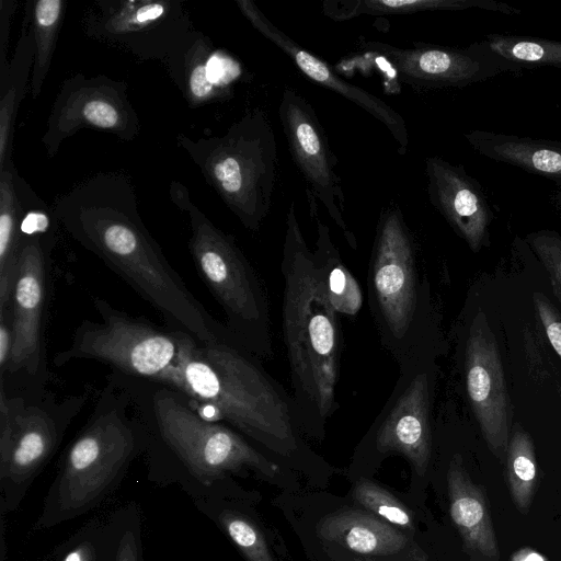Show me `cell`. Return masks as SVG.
I'll use <instances>...</instances> for the list:
<instances>
[{"label":"cell","mask_w":561,"mask_h":561,"mask_svg":"<svg viewBox=\"0 0 561 561\" xmlns=\"http://www.w3.org/2000/svg\"><path fill=\"white\" fill-rule=\"evenodd\" d=\"M53 211L59 227L160 312L170 329L199 343L233 334L207 311L169 263L142 221L127 174H93L58 196Z\"/></svg>","instance_id":"6da1fadb"},{"label":"cell","mask_w":561,"mask_h":561,"mask_svg":"<svg viewBox=\"0 0 561 561\" xmlns=\"http://www.w3.org/2000/svg\"><path fill=\"white\" fill-rule=\"evenodd\" d=\"M128 394L142 426L151 480L178 483L196 501L218 499L230 474L251 469L267 478L279 473L268 459L232 427L203 419L180 390L163 382L108 374Z\"/></svg>","instance_id":"7a4b0ae2"},{"label":"cell","mask_w":561,"mask_h":561,"mask_svg":"<svg viewBox=\"0 0 561 561\" xmlns=\"http://www.w3.org/2000/svg\"><path fill=\"white\" fill-rule=\"evenodd\" d=\"M260 359L233 334L199 343L182 332L176 362L160 382L274 455L296 458L306 446L290 393Z\"/></svg>","instance_id":"3957f363"},{"label":"cell","mask_w":561,"mask_h":561,"mask_svg":"<svg viewBox=\"0 0 561 561\" xmlns=\"http://www.w3.org/2000/svg\"><path fill=\"white\" fill-rule=\"evenodd\" d=\"M282 331L291 401L304 433L321 436L337 408L342 333L291 203L282 251Z\"/></svg>","instance_id":"277c9868"},{"label":"cell","mask_w":561,"mask_h":561,"mask_svg":"<svg viewBox=\"0 0 561 561\" xmlns=\"http://www.w3.org/2000/svg\"><path fill=\"white\" fill-rule=\"evenodd\" d=\"M90 417L65 450L35 529L75 519L99 505L145 453L141 424L126 391L110 376Z\"/></svg>","instance_id":"5b68a950"},{"label":"cell","mask_w":561,"mask_h":561,"mask_svg":"<svg viewBox=\"0 0 561 561\" xmlns=\"http://www.w3.org/2000/svg\"><path fill=\"white\" fill-rule=\"evenodd\" d=\"M368 305L381 346L402 366L435 356L430 285L400 208L380 211L367 276Z\"/></svg>","instance_id":"8992f818"},{"label":"cell","mask_w":561,"mask_h":561,"mask_svg":"<svg viewBox=\"0 0 561 561\" xmlns=\"http://www.w3.org/2000/svg\"><path fill=\"white\" fill-rule=\"evenodd\" d=\"M175 142L243 227L257 231L270 214L277 172V142L266 114L249 111L221 136L180 133Z\"/></svg>","instance_id":"52a82bcc"},{"label":"cell","mask_w":561,"mask_h":561,"mask_svg":"<svg viewBox=\"0 0 561 561\" xmlns=\"http://www.w3.org/2000/svg\"><path fill=\"white\" fill-rule=\"evenodd\" d=\"M172 203L188 217V251L206 287L221 306L227 328L260 358L273 354L266 289L234 238L194 204L187 187L172 181Z\"/></svg>","instance_id":"ba28073f"},{"label":"cell","mask_w":561,"mask_h":561,"mask_svg":"<svg viewBox=\"0 0 561 561\" xmlns=\"http://www.w3.org/2000/svg\"><path fill=\"white\" fill-rule=\"evenodd\" d=\"M89 398H58L45 388L10 393L0 379V512L20 507Z\"/></svg>","instance_id":"9c48e42d"},{"label":"cell","mask_w":561,"mask_h":561,"mask_svg":"<svg viewBox=\"0 0 561 561\" xmlns=\"http://www.w3.org/2000/svg\"><path fill=\"white\" fill-rule=\"evenodd\" d=\"M93 306L102 321L83 320L53 364L96 360L127 376L161 381L176 362L183 331L157 327L100 297L93 298Z\"/></svg>","instance_id":"30bf717a"},{"label":"cell","mask_w":561,"mask_h":561,"mask_svg":"<svg viewBox=\"0 0 561 561\" xmlns=\"http://www.w3.org/2000/svg\"><path fill=\"white\" fill-rule=\"evenodd\" d=\"M81 28L140 62L163 64L196 30L182 0H94L82 13Z\"/></svg>","instance_id":"8fae6325"},{"label":"cell","mask_w":561,"mask_h":561,"mask_svg":"<svg viewBox=\"0 0 561 561\" xmlns=\"http://www.w3.org/2000/svg\"><path fill=\"white\" fill-rule=\"evenodd\" d=\"M434 358L427 356L399 367L396 385L364 438L380 457L404 456L420 477L426 474L433 455Z\"/></svg>","instance_id":"7c38bea8"},{"label":"cell","mask_w":561,"mask_h":561,"mask_svg":"<svg viewBox=\"0 0 561 561\" xmlns=\"http://www.w3.org/2000/svg\"><path fill=\"white\" fill-rule=\"evenodd\" d=\"M55 243L41 237L21 238L11 296L13 346L7 374L30 381L24 390L44 389L47 378L46 322Z\"/></svg>","instance_id":"4fadbf2b"},{"label":"cell","mask_w":561,"mask_h":561,"mask_svg":"<svg viewBox=\"0 0 561 561\" xmlns=\"http://www.w3.org/2000/svg\"><path fill=\"white\" fill-rule=\"evenodd\" d=\"M128 85L104 75L87 77L78 72L62 81L42 136L48 158L61 144L88 128L131 141L141 130L139 116L127 95Z\"/></svg>","instance_id":"5bb4252c"},{"label":"cell","mask_w":561,"mask_h":561,"mask_svg":"<svg viewBox=\"0 0 561 561\" xmlns=\"http://www.w3.org/2000/svg\"><path fill=\"white\" fill-rule=\"evenodd\" d=\"M359 46L385 59L398 80L421 89L465 88L522 69L493 51L485 39L466 47L419 44L402 48L380 42Z\"/></svg>","instance_id":"9a60e30c"},{"label":"cell","mask_w":561,"mask_h":561,"mask_svg":"<svg viewBox=\"0 0 561 561\" xmlns=\"http://www.w3.org/2000/svg\"><path fill=\"white\" fill-rule=\"evenodd\" d=\"M278 117L291 158L306 182V190L320 201L351 249L356 237L347 225L342 182L335 172L336 158L313 107L297 91L285 89Z\"/></svg>","instance_id":"2e32d148"},{"label":"cell","mask_w":561,"mask_h":561,"mask_svg":"<svg viewBox=\"0 0 561 561\" xmlns=\"http://www.w3.org/2000/svg\"><path fill=\"white\" fill-rule=\"evenodd\" d=\"M463 373L468 401L482 436L492 454L505 460L512 424L511 399L499 345L481 310L468 327Z\"/></svg>","instance_id":"e0dca14e"},{"label":"cell","mask_w":561,"mask_h":561,"mask_svg":"<svg viewBox=\"0 0 561 561\" xmlns=\"http://www.w3.org/2000/svg\"><path fill=\"white\" fill-rule=\"evenodd\" d=\"M236 4L249 23L266 39L286 54L310 80L350 100L374 116L391 134L398 152L404 156L409 147L405 121L391 105L377 95L341 78L327 62L305 49L279 30L251 0H237Z\"/></svg>","instance_id":"ac0fdd59"},{"label":"cell","mask_w":561,"mask_h":561,"mask_svg":"<svg viewBox=\"0 0 561 561\" xmlns=\"http://www.w3.org/2000/svg\"><path fill=\"white\" fill-rule=\"evenodd\" d=\"M427 196L451 229L479 252L489 244L493 210L481 184L462 165L438 156L425 159Z\"/></svg>","instance_id":"d6986e66"},{"label":"cell","mask_w":561,"mask_h":561,"mask_svg":"<svg viewBox=\"0 0 561 561\" xmlns=\"http://www.w3.org/2000/svg\"><path fill=\"white\" fill-rule=\"evenodd\" d=\"M447 486L450 517L467 550L483 561H500L499 543L485 494L471 480L458 454L449 461Z\"/></svg>","instance_id":"ffe728a7"},{"label":"cell","mask_w":561,"mask_h":561,"mask_svg":"<svg viewBox=\"0 0 561 561\" xmlns=\"http://www.w3.org/2000/svg\"><path fill=\"white\" fill-rule=\"evenodd\" d=\"M318 535L353 552L389 556L408 550L413 559L427 561L417 546L396 526L363 510H343L318 525Z\"/></svg>","instance_id":"44dd1931"},{"label":"cell","mask_w":561,"mask_h":561,"mask_svg":"<svg viewBox=\"0 0 561 561\" xmlns=\"http://www.w3.org/2000/svg\"><path fill=\"white\" fill-rule=\"evenodd\" d=\"M465 138L481 156L561 185V141L480 129L466 133Z\"/></svg>","instance_id":"7402d4cb"},{"label":"cell","mask_w":561,"mask_h":561,"mask_svg":"<svg viewBox=\"0 0 561 561\" xmlns=\"http://www.w3.org/2000/svg\"><path fill=\"white\" fill-rule=\"evenodd\" d=\"M219 51L210 38L195 30L164 64L168 73L190 107H198L228 95L216 76Z\"/></svg>","instance_id":"603a6c76"},{"label":"cell","mask_w":561,"mask_h":561,"mask_svg":"<svg viewBox=\"0 0 561 561\" xmlns=\"http://www.w3.org/2000/svg\"><path fill=\"white\" fill-rule=\"evenodd\" d=\"M310 216L316 225L317 238L312 259L325 296L337 314L355 317L362 309V288L344 264L334 244L329 227L320 219L316 197L307 191Z\"/></svg>","instance_id":"cb8c5ba5"},{"label":"cell","mask_w":561,"mask_h":561,"mask_svg":"<svg viewBox=\"0 0 561 561\" xmlns=\"http://www.w3.org/2000/svg\"><path fill=\"white\" fill-rule=\"evenodd\" d=\"M34 36L24 11L22 30L14 53L0 72V171L14 165L12 160L18 111L31 81L34 62Z\"/></svg>","instance_id":"d4e9b609"},{"label":"cell","mask_w":561,"mask_h":561,"mask_svg":"<svg viewBox=\"0 0 561 561\" xmlns=\"http://www.w3.org/2000/svg\"><path fill=\"white\" fill-rule=\"evenodd\" d=\"M481 9L507 15L522 11L495 0H327L323 13L331 20L345 21L359 15L410 14L423 11H461Z\"/></svg>","instance_id":"484cf974"},{"label":"cell","mask_w":561,"mask_h":561,"mask_svg":"<svg viewBox=\"0 0 561 561\" xmlns=\"http://www.w3.org/2000/svg\"><path fill=\"white\" fill-rule=\"evenodd\" d=\"M16 172L14 165L0 171V312L11 307L21 245Z\"/></svg>","instance_id":"4316f807"},{"label":"cell","mask_w":561,"mask_h":561,"mask_svg":"<svg viewBox=\"0 0 561 561\" xmlns=\"http://www.w3.org/2000/svg\"><path fill=\"white\" fill-rule=\"evenodd\" d=\"M24 11L28 15L35 46L30 92L33 99H37L50 69L57 39L65 18L66 1H27Z\"/></svg>","instance_id":"83f0119b"},{"label":"cell","mask_w":561,"mask_h":561,"mask_svg":"<svg viewBox=\"0 0 561 561\" xmlns=\"http://www.w3.org/2000/svg\"><path fill=\"white\" fill-rule=\"evenodd\" d=\"M505 460L512 501L520 513L526 514L535 495L538 467L533 438L520 426L510 437Z\"/></svg>","instance_id":"f1b7e54d"},{"label":"cell","mask_w":561,"mask_h":561,"mask_svg":"<svg viewBox=\"0 0 561 561\" xmlns=\"http://www.w3.org/2000/svg\"><path fill=\"white\" fill-rule=\"evenodd\" d=\"M195 504L218 524L247 561H274L263 534L247 515L217 499L196 501Z\"/></svg>","instance_id":"f546056e"},{"label":"cell","mask_w":561,"mask_h":561,"mask_svg":"<svg viewBox=\"0 0 561 561\" xmlns=\"http://www.w3.org/2000/svg\"><path fill=\"white\" fill-rule=\"evenodd\" d=\"M485 42L493 51L522 69L535 67L561 69V41L492 33L486 35Z\"/></svg>","instance_id":"4dcf8cb0"},{"label":"cell","mask_w":561,"mask_h":561,"mask_svg":"<svg viewBox=\"0 0 561 561\" xmlns=\"http://www.w3.org/2000/svg\"><path fill=\"white\" fill-rule=\"evenodd\" d=\"M115 520L91 525L76 534L56 553L54 561H113Z\"/></svg>","instance_id":"1f68e13d"},{"label":"cell","mask_w":561,"mask_h":561,"mask_svg":"<svg viewBox=\"0 0 561 561\" xmlns=\"http://www.w3.org/2000/svg\"><path fill=\"white\" fill-rule=\"evenodd\" d=\"M355 501L389 524L414 529L410 511L390 492L368 479H359L354 490Z\"/></svg>","instance_id":"d6a6232c"},{"label":"cell","mask_w":561,"mask_h":561,"mask_svg":"<svg viewBox=\"0 0 561 561\" xmlns=\"http://www.w3.org/2000/svg\"><path fill=\"white\" fill-rule=\"evenodd\" d=\"M525 241L546 268L554 296L561 301V236L553 230H539Z\"/></svg>","instance_id":"836d02e7"},{"label":"cell","mask_w":561,"mask_h":561,"mask_svg":"<svg viewBox=\"0 0 561 561\" xmlns=\"http://www.w3.org/2000/svg\"><path fill=\"white\" fill-rule=\"evenodd\" d=\"M115 545L113 561H142L139 517L125 513L114 517Z\"/></svg>","instance_id":"e575fe53"},{"label":"cell","mask_w":561,"mask_h":561,"mask_svg":"<svg viewBox=\"0 0 561 561\" xmlns=\"http://www.w3.org/2000/svg\"><path fill=\"white\" fill-rule=\"evenodd\" d=\"M534 304L547 337L561 359V313L541 293H534Z\"/></svg>","instance_id":"d590c367"},{"label":"cell","mask_w":561,"mask_h":561,"mask_svg":"<svg viewBox=\"0 0 561 561\" xmlns=\"http://www.w3.org/2000/svg\"><path fill=\"white\" fill-rule=\"evenodd\" d=\"M16 9L15 0H0V72L8 64V49L10 39L11 21Z\"/></svg>","instance_id":"8d00e7d4"},{"label":"cell","mask_w":561,"mask_h":561,"mask_svg":"<svg viewBox=\"0 0 561 561\" xmlns=\"http://www.w3.org/2000/svg\"><path fill=\"white\" fill-rule=\"evenodd\" d=\"M13 346L11 310L0 312V377L8 370Z\"/></svg>","instance_id":"74e56055"},{"label":"cell","mask_w":561,"mask_h":561,"mask_svg":"<svg viewBox=\"0 0 561 561\" xmlns=\"http://www.w3.org/2000/svg\"><path fill=\"white\" fill-rule=\"evenodd\" d=\"M512 561H547V559L536 550L523 548L512 556Z\"/></svg>","instance_id":"f35d334b"},{"label":"cell","mask_w":561,"mask_h":561,"mask_svg":"<svg viewBox=\"0 0 561 561\" xmlns=\"http://www.w3.org/2000/svg\"><path fill=\"white\" fill-rule=\"evenodd\" d=\"M550 202L554 209L561 214V185H558L554 190H552Z\"/></svg>","instance_id":"ab89813d"},{"label":"cell","mask_w":561,"mask_h":561,"mask_svg":"<svg viewBox=\"0 0 561 561\" xmlns=\"http://www.w3.org/2000/svg\"><path fill=\"white\" fill-rule=\"evenodd\" d=\"M356 561H363V560H356ZM366 561H368V560H366Z\"/></svg>","instance_id":"60d3db41"}]
</instances>
